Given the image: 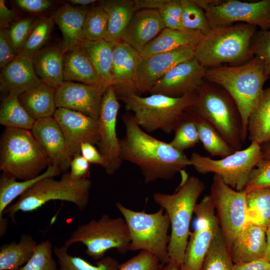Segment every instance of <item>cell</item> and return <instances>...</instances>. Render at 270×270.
Returning <instances> with one entry per match:
<instances>
[{
  "mask_svg": "<svg viewBox=\"0 0 270 270\" xmlns=\"http://www.w3.org/2000/svg\"><path fill=\"white\" fill-rule=\"evenodd\" d=\"M263 158L260 144L251 142L242 150L219 160L212 159L197 152H193L190 160L191 166L198 172L206 174L213 172L234 190H244L250 174L258 163Z\"/></svg>",
  "mask_w": 270,
  "mask_h": 270,
  "instance_id": "11",
  "label": "cell"
},
{
  "mask_svg": "<svg viewBox=\"0 0 270 270\" xmlns=\"http://www.w3.org/2000/svg\"><path fill=\"white\" fill-rule=\"evenodd\" d=\"M166 28L184 30L182 26V10L180 0H166L158 10Z\"/></svg>",
  "mask_w": 270,
  "mask_h": 270,
  "instance_id": "48",
  "label": "cell"
},
{
  "mask_svg": "<svg viewBox=\"0 0 270 270\" xmlns=\"http://www.w3.org/2000/svg\"><path fill=\"white\" fill-rule=\"evenodd\" d=\"M263 158H270V144H266L262 148Z\"/></svg>",
  "mask_w": 270,
  "mask_h": 270,
  "instance_id": "60",
  "label": "cell"
},
{
  "mask_svg": "<svg viewBox=\"0 0 270 270\" xmlns=\"http://www.w3.org/2000/svg\"><path fill=\"white\" fill-rule=\"evenodd\" d=\"M90 164L81 155L74 156L70 162L69 176L72 181L78 182L89 178Z\"/></svg>",
  "mask_w": 270,
  "mask_h": 270,
  "instance_id": "51",
  "label": "cell"
},
{
  "mask_svg": "<svg viewBox=\"0 0 270 270\" xmlns=\"http://www.w3.org/2000/svg\"><path fill=\"white\" fill-rule=\"evenodd\" d=\"M198 96V92H193L176 98L162 94L144 97L132 93L118 100L124 103L126 110L132 112L136 122L144 131L161 130L170 134Z\"/></svg>",
  "mask_w": 270,
  "mask_h": 270,
  "instance_id": "6",
  "label": "cell"
},
{
  "mask_svg": "<svg viewBox=\"0 0 270 270\" xmlns=\"http://www.w3.org/2000/svg\"><path fill=\"white\" fill-rule=\"evenodd\" d=\"M40 18L32 16L22 18L13 22L7 29L10 40L18 54Z\"/></svg>",
  "mask_w": 270,
  "mask_h": 270,
  "instance_id": "45",
  "label": "cell"
},
{
  "mask_svg": "<svg viewBox=\"0 0 270 270\" xmlns=\"http://www.w3.org/2000/svg\"><path fill=\"white\" fill-rule=\"evenodd\" d=\"M50 160L30 130L5 128L0 142V170L6 176L27 180L41 174Z\"/></svg>",
  "mask_w": 270,
  "mask_h": 270,
  "instance_id": "4",
  "label": "cell"
},
{
  "mask_svg": "<svg viewBox=\"0 0 270 270\" xmlns=\"http://www.w3.org/2000/svg\"><path fill=\"white\" fill-rule=\"evenodd\" d=\"M78 242L86 246L88 256L98 260L110 249H116L121 254L127 252L130 239L124 219L111 218L106 214L98 220H92L77 226L64 245L69 248Z\"/></svg>",
  "mask_w": 270,
  "mask_h": 270,
  "instance_id": "10",
  "label": "cell"
},
{
  "mask_svg": "<svg viewBox=\"0 0 270 270\" xmlns=\"http://www.w3.org/2000/svg\"><path fill=\"white\" fill-rule=\"evenodd\" d=\"M265 188H270V158H262L252 169L244 190Z\"/></svg>",
  "mask_w": 270,
  "mask_h": 270,
  "instance_id": "47",
  "label": "cell"
},
{
  "mask_svg": "<svg viewBox=\"0 0 270 270\" xmlns=\"http://www.w3.org/2000/svg\"><path fill=\"white\" fill-rule=\"evenodd\" d=\"M162 264L152 254L140 251L138 254L120 264L117 270H160Z\"/></svg>",
  "mask_w": 270,
  "mask_h": 270,
  "instance_id": "49",
  "label": "cell"
},
{
  "mask_svg": "<svg viewBox=\"0 0 270 270\" xmlns=\"http://www.w3.org/2000/svg\"><path fill=\"white\" fill-rule=\"evenodd\" d=\"M118 100L112 86H108L102 97L98 120L100 140L97 146L104 158L102 167L109 175L114 174L123 161L120 157V139L116 130L120 107Z\"/></svg>",
  "mask_w": 270,
  "mask_h": 270,
  "instance_id": "15",
  "label": "cell"
},
{
  "mask_svg": "<svg viewBox=\"0 0 270 270\" xmlns=\"http://www.w3.org/2000/svg\"><path fill=\"white\" fill-rule=\"evenodd\" d=\"M88 9L68 3L62 5L51 16L62 35V44L66 52L83 41L82 30Z\"/></svg>",
  "mask_w": 270,
  "mask_h": 270,
  "instance_id": "26",
  "label": "cell"
},
{
  "mask_svg": "<svg viewBox=\"0 0 270 270\" xmlns=\"http://www.w3.org/2000/svg\"><path fill=\"white\" fill-rule=\"evenodd\" d=\"M62 44L44 46L32 56L37 75L48 86L57 88L64 82V56Z\"/></svg>",
  "mask_w": 270,
  "mask_h": 270,
  "instance_id": "25",
  "label": "cell"
},
{
  "mask_svg": "<svg viewBox=\"0 0 270 270\" xmlns=\"http://www.w3.org/2000/svg\"><path fill=\"white\" fill-rule=\"evenodd\" d=\"M52 252V245L49 240L38 244L32 258L18 270H58Z\"/></svg>",
  "mask_w": 270,
  "mask_h": 270,
  "instance_id": "44",
  "label": "cell"
},
{
  "mask_svg": "<svg viewBox=\"0 0 270 270\" xmlns=\"http://www.w3.org/2000/svg\"><path fill=\"white\" fill-rule=\"evenodd\" d=\"M180 3L184 28L200 32L204 36L208 34L212 28L205 11L194 0H180Z\"/></svg>",
  "mask_w": 270,
  "mask_h": 270,
  "instance_id": "43",
  "label": "cell"
},
{
  "mask_svg": "<svg viewBox=\"0 0 270 270\" xmlns=\"http://www.w3.org/2000/svg\"><path fill=\"white\" fill-rule=\"evenodd\" d=\"M92 184L88 178L78 182L72 180L69 172L64 174L60 180H56L54 177L42 178L22 194L16 202L10 205L4 214H8L16 223L14 216L18 212H32L55 200L72 202L82 211L88 204Z\"/></svg>",
  "mask_w": 270,
  "mask_h": 270,
  "instance_id": "8",
  "label": "cell"
},
{
  "mask_svg": "<svg viewBox=\"0 0 270 270\" xmlns=\"http://www.w3.org/2000/svg\"><path fill=\"white\" fill-rule=\"evenodd\" d=\"M266 249L264 258L270 262V225L266 230Z\"/></svg>",
  "mask_w": 270,
  "mask_h": 270,
  "instance_id": "58",
  "label": "cell"
},
{
  "mask_svg": "<svg viewBox=\"0 0 270 270\" xmlns=\"http://www.w3.org/2000/svg\"><path fill=\"white\" fill-rule=\"evenodd\" d=\"M42 82L30 57L18 54L1 70L0 89L8 94L18 96Z\"/></svg>",
  "mask_w": 270,
  "mask_h": 270,
  "instance_id": "24",
  "label": "cell"
},
{
  "mask_svg": "<svg viewBox=\"0 0 270 270\" xmlns=\"http://www.w3.org/2000/svg\"><path fill=\"white\" fill-rule=\"evenodd\" d=\"M54 24L52 16L40 17L18 54L32 58L45 46L50 37Z\"/></svg>",
  "mask_w": 270,
  "mask_h": 270,
  "instance_id": "41",
  "label": "cell"
},
{
  "mask_svg": "<svg viewBox=\"0 0 270 270\" xmlns=\"http://www.w3.org/2000/svg\"><path fill=\"white\" fill-rule=\"evenodd\" d=\"M122 118L126 134L120 139V157L139 168L146 184L172 179L191 166L183 152L148 134L137 124L132 114L127 112Z\"/></svg>",
  "mask_w": 270,
  "mask_h": 270,
  "instance_id": "1",
  "label": "cell"
},
{
  "mask_svg": "<svg viewBox=\"0 0 270 270\" xmlns=\"http://www.w3.org/2000/svg\"><path fill=\"white\" fill-rule=\"evenodd\" d=\"M248 136L260 144L270 140V86L263 90L248 120Z\"/></svg>",
  "mask_w": 270,
  "mask_h": 270,
  "instance_id": "33",
  "label": "cell"
},
{
  "mask_svg": "<svg viewBox=\"0 0 270 270\" xmlns=\"http://www.w3.org/2000/svg\"><path fill=\"white\" fill-rule=\"evenodd\" d=\"M138 10H158L166 0H134Z\"/></svg>",
  "mask_w": 270,
  "mask_h": 270,
  "instance_id": "56",
  "label": "cell"
},
{
  "mask_svg": "<svg viewBox=\"0 0 270 270\" xmlns=\"http://www.w3.org/2000/svg\"><path fill=\"white\" fill-rule=\"evenodd\" d=\"M234 264L220 227L206 252L202 270H234Z\"/></svg>",
  "mask_w": 270,
  "mask_h": 270,
  "instance_id": "39",
  "label": "cell"
},
{
  "mask_svg": "<svg viewBox=\"0 0 270 270\" xmlns=\"http://www.w3.org/2000/svg\"><path fill=\"white\" fill-rule=\"evenodd\" d=\"M53 117L62 129L72 158L80 154L82 144H98L100 140L98 120L65 108H58Z\"/></svg>",
  "mask_w": 270,
  "mask_h": 270,
  "instance_id": "17",
  "label": "cell"
},
{
  "mask_svg": "<svg viewBox=\"0 0 270 270\" xmlns=\"http://www.w3.org/2000/svg\"><path fill=\"white\" fill-rule=\"evenodd\" d=\"M66 246H55L56 255L60 270H117L120 266L118 261L110 256H104L92 264L84 259L70 254Z\"/></svg>",
  "mask_w": 270,
  "mask_h": 270,
  "instance_id": "38",
  "label": "cell"
},
{
  "mask_svg": "<svg viewBox=\"0 0 270 270\" xmlns=\"http://www.w3.org/2000/svg\"><path fill=\"white\" fill-rule=\"evenodd\" d=\"M190 109L208 120L236 150H241L245 142L242 117L234 100L225 90L204 82Z\"/></svg>",
  "mask_w": 270,
  "mask_h": 270,
  "instance_id": "7",
  "label": "cell"
},
{
  "mask_svg": "<svg viewBox=\"0 0 270 270\" xmlns=\"http://www.w3.org/2000/svg\"><path fill=\"white\" fill-rule=\"evenodd\" d=\"M210 195L228 248L246 223V192L234 190L214 174Z\"/></svg>",
  "mask_w": 270,
  "mask_h": 270,
  "instance_id": "12",
  "label": "cell"
},
{
  "mask_svg": "<svg viewBox=\"0 0 270 270\" xmlns=\"http://www.w3.org/2000/svg\"><path fill=\"white\" fill-rule=\"evenodd\" d=\"M34 122L22 106L18 96L8 94L2 98L0 108V124L5 128L31 130Z\"/></svg>",
  "mask_w": 270,
  "mask_h": 270,
  "instance_id": "36",
  "label": "cell"
},
{
  "mask_svg": "<svg viewBox=\"0 0 270 270\" xmlns=\"http://www.w3.org/2000/svg\"><path fill=\"white\" fill-rule=\"evenodd\" d=\"M18 17L17 13L8 8L4 0H0V26L1 28L8 29Z\"/></svg>",
  "mask_w": 270,
  "mask_h": 270,
  "instance_id": "54",
  "label": "cell"
},
{
  "mask_svg": "<svg viewBox=\"0 0 270 270\" xmlns=\"http://www.w3.org/2000/svg\"><path fill=\"white\" fill-rule=\"evenodd\" d=\"M108 23V16L100 5L88 9L82 30L83 41L104 40L107 33Z\"/></svg>",
  "mask_w": 270,
  "mask_h": 270,
  "instance_id": "42",
  "label": "cell"
},
{
  "mask_svg": "<svg viewBox=\"0 0 270 270\" xmlns=\"http://www.w3.org/2000/svg\"><path fill=\"white\" fill-rule=\"evenodd\" d=\"M14 3L18 8L24 12L40 14L51 8L54 2L50 0H16Z\"/></svg>",
  "mask_w": 270,
  "mask_h": 270,
  "instance_id": "52",
  "label": "cell"
},
{
  "mask_svg": "<svg viewBox=\"0 0 270 270\" xmlns=\"http://www.w3.org/2000/svg\"><path fill=\"white\" fill-rule=\"evenodd\" d=\"M66 2L67 3L74 6L86 8L98 1L96 0H69Z\"/></svg>",
  "mask_w": 270,
  "mask_h": 270,
  "instance_id": "57",
  "label": "cell"
},
{
  "mask_svg": "<svg viewBox=\"0 0 270 270\" xmlns=\"http://www.w3.org/2000/svg\"><path fill=\"white\" fill-rule=\"evenodd\" d=\"M257 28L237 23L212 28L195 48L194 58L207 68L244 62L253 56L252 44Z\"/></svg>",
  "mask_w": 270,
  "mask_h": 270,
  "instance_id": "5",
  "label": "cell"
},
{
  "mask_svg": "<svg viewBox=\"0 0 270 270\" xmlns=\"http://www.w3.org/2000/svg\"><path fill=\"white\" fill-rule=\"evenodd\" d=\"M56 166L50 164L46 170L38 176L30 180L17 181L16 179L2 173L0 177V236L6 233L8 220L3 216L6 209L17 197L28 190L38 180L48 177H54L60 174Z\"/></svg>",
  "mask_w": 270,
  "mask_h": 270,
  "instance_id": "28",
  "label": "cell"
},
{
  "mask_svg": "<svg viewBox=\"0 0 270 270\" xmlns=\"http://www.w3.org/2000/svg\"><path fill=\"white\" fill-rule=\"evenodd\" d=\"M181 182L172 194L156 192L154 202L163 208L170 222L171 233L168 246L169 262L180 268L190 236V226L195 206L205 188L198 178L182 170Z\"/></svg>",
  "mask_w": 270,
  "mask_h": 270,
  "instance_id": "2",
  "label": "cell"
},
{
  "mask_svg": "<svg viewBox=\"0 0 270 270\" xmlns=\"http://www.w3.org/2000/svg\"><path fill=\"white\" fill-rule=\"evenodd\" d=\"M205 78L225 90L234 100L242 117L246 141L249 116L268 80L262 61L254 56L242 66L208 68Z\"/></svg>",
  "mask_w": 270,
  "mask_h": 270,
  "instance_id": "3",
  "label": "cell"
},
{
  "mask_svg": "<svg viewBox=\"0 0 270 270\" xmlns=\"http://www.w3.org/2000/svg\"><path fill=\"white\" fill-rule=\"evenodd\" d=\"M206 69L194 58L182 62L166 74L149 92L174 98L198 92L204 83Z\"/></svg>",
  "mask_w": 270,
  "mask_h": 270,
  "instance_id": "16",
  "label": "cell"
},
{
  "mask_svg": "<svg viewBox=\"0 0 270 270\" xmlns=\"http://www.w3.org/2000/svg\"><path fill=\"white\" fill-rule=\"evenodd\" d=\"M81 155L90 163L103 166L104 158L93 144L83 143L80 146Z\"/></svg>",
  "mask_w": 270,
  "mask_h": 270,
  "instance_id": "53",
  "label": "cell"
},
{
  "mask_svg": "<svg viewBox=\"0 0 270 270\" xmlns=\"http://www.w3.org/2000/svg\"><path fill=\"white\" fill-rule=\"evenodd\" d=\"M174 132V138L169 143L180 151L184 152L200 142L195 118L190 108L184 114Z\"/></svg>",
  "mask_w": 270,
  "mask_h": 270,
  "instance_id": "40",
  "label": "cell"
},
{
  "mask_svg": "<svg viewBox=\"0 0 270 270\" xmlns=\"http://www.w3.org/2000/svg\"><path fill=\"white\" fill-rule=\"evenodd\" d=\"M56 88L42 82L22 94L18 98L22 106L34 120L53 117L57 108Z\"/></svg>",
  "mask_w": 270,
  "mask_h": 270,
  "instance_id": "29",
  "label": "cell"
},
{
  "mask_svg": "<svg viewBox=\"0 0 270 270\" xmlns=\"http://www.w3.org/2000/svg\"><path fill=\"white\" fill-rule=\"evenodd\" d=\"M252 51L253 56L262 61L268 79L270 76V30L256 32L252 40Z\"/></svg>",
  "mask_w": 270,
  "mask_h": 270,
  "instance_id": "46",
  "label": "cell"
},
{
  "mask_svg": "<svg viewBox=\"0 0 270 270\" xmlns=\"http://www.w3.org/2000/svg\"><path fill=\"white\" fill-rule=\"evenodd\" d=\"M192 112L195 118L200 142L212 156L222 158L236 151L208 120Z\"/></svg>",
  "mask_w": 270,
  "mask_h": 270,
  "instance_id": "37",
  "label": "cell"
},
{
  "mask_svg": "<svg viewBox=\"0 0 270 270\" xmlns=\"http://www.w3.org/2000/svg\"><path fill=\"white\" fill-rule=\"evenodd\" d=\"M228 249L234 264L264 258L266 249V230L259 226L246 222Z\"/></svg>",
  "mask_w": 270,
  "mask_h": 270,
  "instance_id": "23",
  "label": "cell"
},
{
  "mask_svg": "<svg viewBox=\"0 0 270 270\" xmlns=\"http://www.w3.org/2000/svg\"><path fill=\"white\" fill-rule=\"evenodd\" d=\"M204 36L199 31L165 28L140 54L144 58L182 48H195Z\"/></svg>",
  "mask_w": 270,
  "mask_h": 270,
  "instance_id": "27",
  "label": "cell"
},
{
  "mask_svg": "<svg viewBox=\"0 0 270 270\" xmlns=\"http://www.w3.org/2000/svg\"><path fill=\"white\" fill-rule=\"evenodd\" d=\"M234 270H270V262L264 258L234 264Z\"/></svg>",
  "mask_w": 270,
  "mask_h": 270,
  "instance_id": "55",
  "label": "cell"
},
{
  "mask_svg": "<svg viewBox=\"0 0 270 270\" xmlns=\"http://www.w3.org/2000/svg\"><path fill=\"white\" fill-rule=\"evenodd\" d=\"M100 6L108 16V29L105 40L118 43L130 20L138 11L134 0H106Z\"/></svg>",
  "mask_w": 270,
  "mask_h": 270,
  "instance_id": "31",
  "label": "cell"
},
{
  "mask_svg": "<svg viewBox=\"0 0 270 270\" xmlns=\"http://www.w3.org/2000/svg\"><path fill=\"white\" fill-rule=\"evenodd\" d=\"M31 131L48 156L50 164L60 172H68L72 158L62 129L54 117L35 120Z\"/></svg>",
  "mask_w": 270,
  "mask_h": 270,
  "instance_id": "20",
  "label": "cell"
},
{
  "mask_svg": "<svg viewBox=\"0 0 270 270\" xmlns=\"http://www.w3.org/2000/svg\"><path fill=\"white\" fill-rule=\"evenodd\" d=\"M142 58L140 53L128 44L120 42L115 44L112 72V86L118 99L130 94H138L135 78Z\"/></svg>",
  "mask_w": 270,
  "mask_h": 270,
  "instance_id": "21",
  "label": "cell"
},
{
  "mask_svg": "<svg viewBox=\"0 0 270 270\" xmlns=\"http://www.w3.org/2000/svg\"><path fill=\"white\" fill-rule=\"evenodd\" d=\"M210 195L205 196L194 208L195 228L190 232L182 270H202L209 247L220 228Z\"/></svg>",
  "mask_w": 270,
  "mask_h": 270,
  "instance_id": "13",
  "label": "cell"
},
{
  "mask_svg": "<svg viewBox=\"0 0 270 270\" xmlns=\"http://www.w3.org/2000/svg\"><path fill=\"white\" fill-rule=\"evenodd\" d=\"M115 44L105 40H84L80 44L93 64L102 85L106 88L113 84L112 68Z\"/></svg>",
  "mask_w": 270,
  "mask_h": 270,
  "instance_id": "32",
  "label": "cell"
},
{
  "mask_svg": "<svg viewBox=\"0 0 270 270\" xmlns=\"http://www.w3.org/2000/svg\"><path fill=\"white\" fill-rule=\"evenodd\" d=\"M194 48H185L142 58L138 66L135 86L138 92H150L153 86L177 64L194 58Z\"/></svg>",
  "mask_w": 270,
  "mask_h": 270,
  "instance_id": "19",
  "label": "cell"
},
{
  "mask_svg": "<svg viewBox=\"0 0 270 270\" xmlns=\"http://www.w3.org/2000/svg\"><path fill=\"white\" fill-rule=\"evenodd\" d=\"M38 244L33 237L24 234L20 240L5 243L0 247V270H18L32 258Z\"/></svg>",
  "mask_w": 270,
  "mask_h": 270,
  "instance_id": "34",
  "label": "cell"
},
{
  "mask_svg": "<svg viewBox=\"0 0 270 270\" xmlns=\"http://www.w3.org/2000/svg\"><path fill=\"white\" fill-rule=\"evenodd\" d=\"M246 192V222L259 226L266 230L270 225V188Z\"/></svg>",
  "mask_w": 270,
  "mask_h": 270,
  "instance_id": "35",
  "label": "cell"
},
{
  "mask_svg": "<svg viewBox=\"0 0 270 270\" xmlns=\"http://www.w3.org/2000/svg\"><path fill=\"white\" fill-rule=\"evenodd\" d=\"M160 270H182L180 267L172 262H168V263L163 264Z\"/></svg>",
  "mask_w": 270,
  "mask_h": 270,
  "instance_id": "59",
  "label": "cell"
},
{
  "mask_svg": "<svg viewBox=\"0 0 270 270\" xmlns=\"http://www.w3.org/2000/svg\"><path fill=\"white\" fill-rule=\"evenodd\" d=\"M166 28L157 10L137 11L126 28L122 42L140 53Z\"/></svg>",
  "mask_w": 270,
  "mask_h": 270,
  "instance_id": "22",
  "label": "cell"
},
{
  "mask_svg": "<svg viewBox=\"0 0 270 270\" xmlns=\"http://www.w3.org/2000/svg\"><path fill=\"white\" fill-rule=\"evenodd\" d=\"M116 208L124 219L129 231L130 250L148 252L156 256L162 264L169 262L168 246L170 240L169 218L160 208L153 213L136 211L120 202Z\"/></svg>",
  "mask_w": 270,
  "mask_h": 270,
  "instance_id": "9",
  "label": "cell"
},
{
  "mask_svg": "<svg viewBox=\"0 0 270 270\" xmlns=\"http://www.w3.org/2000/svg\"><path fill=\"white\" fill-rule=\"evenodd\" d=\"M204 11L212 29L240 22L258 27L260 30H270V0H222Z\"/></svg>",
  "mask_w": 270,
  "mask_h": 270,
  "instance_id": "14",
  "label": "cell"
},
{
  "mask_svg": "<svg viewBox=\"0 0 270 270\" xmlns=\"http://www.w3.org/2000/svg\"><path fill=\"white\" fill-rule=\"evenodd\" d=\"M18 56L9 38L8 30H0V68L2 70Z\"/></svg>",
  "mask_w": 270,
  "mask_h": 270,
  "instance_id": "50",
  "label": "cell"
},
{
  "mask_svg": "<svg viewBox=\"0 0 270 270\" xmlns=\"http://www.w3.org/2000/svg\"><path fill=\"white\" fill-rule=\"evenodd\" d=\"M106 89L100 86L64 81L56 88L57 108L71 110L98 120L102 97Z\"/></svg>",
  "mask_w": 270,
  "mask_h": 270,
  "instance_id": "18",
  "label": "cell"
},
{
  "mask_svg": "<svg viewBox=\"0 0 270 270\" xmlns=\"http://www.w3.org/2000/svg\"><path fill=\"white\" fill-rule=\"evenodd\" d=\"M64 77L66 82L102 86L93 64L80 44L65 52Z\"/></svg>",
  "mask_w": 270,
  "mask_h": 270,
  "instance_id": "30",
  "label": "cell"
}]
</instances>
